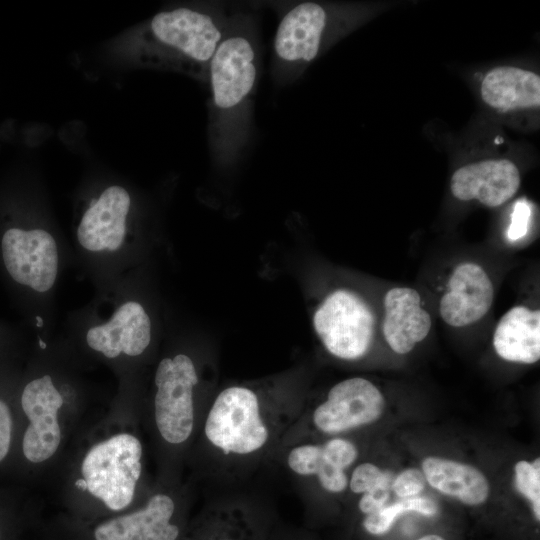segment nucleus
<instances>
[{"instance_id":"393cba45","label":"nucleus","mask_w":540,"mask_h":540,"mask_svg":"<svg viewBox=\"0 0 540 540\" xmlns=\"http://www.w3.org/2000/svg\"><path fill=\"white\" fill-rule=\"evenodd\" d=\"M427 487L420 467L407 466L394 473L391 491L395 499H407L424 494Z\"/></svg>"},{"instance_id":"423d86ee","label":"nucleus","mask_w":540,"mask_h":540,"mask_svg":"<svg viewBox=\"0 0 540 540\" xmlns=\"http://www.w3.org/2000/svg\"><path fill=\"white\" fill-rule=\"evenodd\" d=\"M357 20L356 11L305 1L290 5L280 17L273 42L271 76L277 86L295 82L336 38Z\"/></svg>"},{"instance_id":"dca6fc26","label":"nucleus","mask_w":540,"mask_h":540,"mask_svg":"<svg viewBox=\"0 0 540 540\" xmlns=\"http://www.w3.org/2000/svg\"><path fill=\"white\" fill-rule=\"evenodd\" d=\"M494 296V285L486 270L478 263L462 262L449 276L439 301V314L451 327L469 326L489 312Z\"/></svg>"},{"instance_id":"f3484780","label":"nucleus","mask_w":540,"mask_h":540,"mask_svg":"<svg viewBox=\"0 0 540 540\" xmlns=\"http://www.w3.org/2000/svg\"><path fill=\"white\" fill-rule=\"evenodd\" d=\"M419 467L428 487L467 509H482L491 499L488 476L472 463L429 454L421 458Z\"/></svg>"},{"instance_id":"39448f33","label":"nucleus","mask_w":540,"mask_h":540,"mask_svg":"<svg viewBox=\"0 0 540 540\" xmlns=\"http://www.w3.org/2000/svg\"><path fill=\"white\" fill-rule=\"evenodd\" d=\"M387 406L384 392L372 380L362 376L342 379L320 398H307L279 448L303 441L362 435L384 417Z\"/></svg>"},{"instance_id":"a211bd4d","label":"nucleus","mask_w":540,"mask_h":540,"mask_svg":"<svg viewBox=\"0 0 540 540\" xmlns=\"http://www.w3.org/2000/svg\"><path fill=\"white\" fill-rule=\"evenodd\" d=\"M521 184L518 167L508 159H485L459 167L450 180L452 195L498 207L511 199Z\"/></svg>"},{"instance_id":"6ab92c4d","label":"nucleus","mask_w":540,"mask_h":540,"mask_svg":"<svg viewBox=\"0 0 540 540\" xmlns=\"http://www.w3.org/2000/svg\"><path fill=\"white\" fill-rule=\"evenodd\" d=\"M431 328V315L417 290L397 286L385 293L381 331L386 344L395 354L410 353L426 339Z\"/></svg>"},{"instance_id":"f03ea898","label":"nucleus","mask_w":540,"mask_h":540,"mask_svg":"<svg viewBox=\"0 0 540 540\" xmlns=\"http://www.w3.org/2000/svg\"><path fill=\"white\" fill-rule=\"evenodd\" d=\"M258 30L254 13L237 9L209 65V142L212 157L232 163L250 135L251 105L258 78Z\"/></svg>"},{"instance_id":"aec40b11","label":"nucleus","mask_w":540,"mask_h":540,"mask_svg":"<svg viewBox=\"0 0 540 540\" xmlns=\"http://www.w3.org/2000/svg\"><path fill=\"white\" fill-rule=\"evenodd\" d=\"M441 516L442 508L438 500L422 494L394 499L378 511L348 523V530L358 540H403L401 532L409 519L434 524Z\"/></svg>"},{"instance_id":"cd10ccee","label":"nucleus","mask_w":540,"mask_h":540,"mask_svg":"<svg viewBox=\"0 0 540 540\" xmlns=\"http://www.w3.org/2000/svg\"><path fill=\"white\" fill-rule=\"evenodd\" d=\"M408 540H458V533L444 525L427 529Z\"/></svg>"},{"instance_id":"1a4fd4ad","label":"nucleus","mask_w":540,"mask_h":540,"mask_svg":"<svg viewBox=\"0 0 540 540\" xmlns=\"http://www.w3.org/2000/svg\"><path fill=\"white\" fill-rule=\"evenodd\" d=\"M142 454L140 440L129 433L95 444L81 465L87 491L111 511L126 509L142 474Z\"/></svg>"},{"instance_id":"b1692460","label":"nucleus","mask_w":540,"mask_h":540,"mask_svg":"<svg viewBox=\"0 0 540 540\" xmlns=\"http://www.w3.org/2000/svg\"><path fill=\"white\" fill-rule=\"evenodd\" d=\"M387 469L363 456L350 472L348 498L365 493L377 486L384 478Z\"/></svg>"},{"instance_id":"bb28decb","label":"nucleus","mask_w":540,"mask_h":540,"mask_svg":"<svg viewBox=\"0 0 540 540\" xmlns=\"http://www.w3.org/2000/svg\"><path fill=\"white\" fill-rule=\"evenodd\" d=\"M12 435V417L8 405L0 399V461L9 452Z\"/></svg>"},{"instance_id":"c756f323","label":"nucleus","mask_w":540,"mask_h":540,"mask_svg":"<svg viewBox=\"0 0 540 540\" xmlns=\"http://www.w3.org/2000/svg\"><path fill=\"white\" fill-rule=\"evenodd\" d=\"M76 487L78 489H81V490H87V483L86 481L82 478V479H78L75 483Z\"/></svg>"},{"instance_id":"9b49d317","label":"nucleus","mask_w":540,"mask_h":540,"mask_svg":"<svg viewBox=\"0 0 540 540\" xmlns=\"http://www.w3.org/2000/svg\"><path fill=\"white\" fill-rule=\"evenodd\" d=\"M0 253L9 277L36 293L49 292L59 272V249L42 228L10 227L2 235Z\"/></svg>"},{"instance_id":"ddd939ff","label":"nucleus","mask_w":540,"mask_h":540,"mask_svg":"<svg viewBox=\"0 0 540 540\" xmlns=\"http://www.w3.org/2000/svg\"><path fill=\"white\" fill-rule=\"evenodd\" d=\"M64 398L50 375L28 382L21 395L22 409L30 421L22 443L24 456L32 463L51 458L61 442L58 412Z\"/></svg>"},{"instance_id":"6e6552de","label":"nucleus","mask_w":540,"mask_h":540,"mask_svg":"<svg viewBox=\"0 0 540 540\" xmlns=\"http://www.w3.org/2000/svg\"><path fill=\"white\" fill-rule=\"evenodd\" d=\"M313 329L324 350L344 362H357L369 353L376 329L374 313L356 291L338 288L316 307Z\"/></svg>"},{"instance_id":"20e7f679","label":"nucleus","mask_w":540,"mask_h":540,"mask_svg":"<svg viewBox=\"0 0 540 540\" xmlns=\"http://www.w3.org/2000/svg\"><path fill=\"white\" fill-rule=\"evenodd\" d=\"M361 435L303 441L279 448V463L297 487L312 519L342 515L352 468L363 457Z\"/></svg>"},{"instance_id":"9d476101","label":"nucleus","mask_w":540,"mask_h":540,"mask_svg":"<svg viewBox=\"0 0 540 540\" xmlns=\"http://www.w3.org/2000/svg\"><path fill=\"white\" fill-rule=\"evenodd\" d=\"M277 525L267 505L236 494L212 500L179 540H270Z\"/></svg>"},{"instance_id":"f8f14e48","label":"nucleus","mask_w":540,"mask_h":540,"mask_svg":"<svg viewBox=\"0 0 540 540\" xmlns=\"http://www.w3.org/2000/svg\"><path fill=\"white\" fill-rule=\"evenodd\" d=\"M188 523L177 500L167 492H156L145 504L97 524L90 540H179Z\"/></svg>"},{"instance_id":"7ed1b4c3","label":"nucleus","mask_w":540,"mask_h":540,"mask_svg":"<svg viewBox=\"0 0 540 540\" xmlns=\"http://www.w3.org/2000/svg\"><path fill=\"white\" fill-rule=\"evenodd\" d=\"M237 9L211 2L161 11L137 32L133 54L143 66L207 84L212 56Z\"/></svg>"},{"instance_id":"f257e3e1","label":"nucleus","mask_w":540,"mask_h":540,"mask_svg":"<svg viewBox=\"0 0 540 540\" xmlns=\"http://www.w3.org/2000/svg\"><path fill=\"white\" fill-rule=\"evenodd\" d=\"M306 400L290 379L231 384L215 393L199 429L212 476L235 479L271 461Z\"/></svg>"},{"instance_id":"7c9ffc66","label":"nucleus","mask_w":540,"mask_h":540,"mask_svg":"<svg viewBox=\"0 0 540 540\" xmlns=\"http://www.w3.org/2000/svg\"><path fill=\"white\" fill-rule=\"evenodd\" d=\"M0 538H1V535H0Z\"/></svg>"},{"instance_id":"a878e982","label":"nucleus","mask_w":540,"mask_h":540,"mask_svg":"<svg viewBox=\"0 0 540 540\" xmlns=\"http://www.w3.org/2000/svg\"><path fill=\"white\" fill-rule=\"evenodd\" d=\"M531 209L525 200H519L515 203L511 215V222L507 230V237L511 241L523 238L529 227Z\"/></svg>"},{"instance_id":"412c9836","label":"nucleus","mask_w":540,"mask_h":540,"mask_svg":"<svg viewBox=\"0 0 540 540\" xmlns=\"http://www.w3.org/2000/svg\"><path fill=\"white\" fill-rule=\"evenodd\" d=\"M496 355L509 363L532 365L540 359V310L524 305L510 308L492 336Z\"/></svg>"},{"instance_id":"c85d7f7f","label":"nucleus","mask_w":540,"mask_h":540,"mask_svg":"<svg viewBox=\"0 0 540 540\" xmlns=\"http://www.w3.org/2000/svg\"><path fill=\"white\" fill-rule=\"evenodd\" d=\"M270 540H314L309 535L296 531H288L284 528H275Z\"/></svg>"},{"instance_id":"0eeeda50","label":"nucleus","mask_w":540,"mask_h":540,"mask_svg":"<svg viewBox=\"0 0 540 540\" xmlns=\"http://www.w3.org/2000/svg\"><path fill=\"white\" fill-rule=\"evenodd\" d=\"M200 372L186 353L162 358L154 374L153 417L161 440L183 447L200 429L209 404L200 400Z\"/></svg>"},{"instance_id":"2eb2a0df","label":"nucleus","mask_w":540,"mask_h":540,"mask_svg":"<svg viewBox=\"0 0 540 540\" xmlns=\"http://www.w3.org/2000/svg\"><path fill=\"white\" fill-rule=\"evenodd\" d=\"M151 339L150 316L136 300L123 301L106 321L91 326L85 335L88 347L108 359L140 356Z\"/></svg>"},{"instance_id":"4be33fe9","label":"nucleus","mask_w":540,"mask_h":540,"mask_svg":"<svg viewBox=\"0 0 540 540\" xmlns=\"http://www.w3.org/2000/svg\"><path fill=\"white\" fill-rule=\"evenodd\" d=\"M480 93L482 100L500 113L538 109L540 77L531 70L498 66L484 75Z\"/></svg>"},{"instance_id":"4468645a","label":"nucleus","mask_w":540,"mask_h":540,"mask_svg":"<svg viewBox=\"0 0 540 540\" xmlns=\"http://www.w3.org/2000/svg\"><path fill=\"white\" fill-rule=\"evenodd\" d=\"M131 196L119 185L105 188L83 213L76 239L87 253L107 254L124 247Z\"/></svg>"},{"instance_id":"5701e85b","label":"nucleus","mask_w":540,"mask_h":540,"mask_svg":"<svg viewBox=\"0 0 540 540\" xmlns=\"http://www.w3.org/2000/svg\"><path fill=\"white\" fill-rule=\"evenodd\" d=\"M512 488L522 502L533 527L539 531L540 525V457L521 458L511 469Z\"/></svg>"}]
</instances>
